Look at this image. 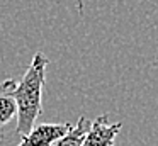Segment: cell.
Listing matches in <instances>:
<instances>
[{"label": "cell", "mask_w": 158, "mask_h": 146, "mask_svg": "<svg viewBox=\"0 0 158 146\" xmlns=\"http://www.w3.org/2000/svg\"><path fill=\"white\" fill-rule=\"evenodd\" d=\"M77 7H78V14H83V0H77Z\"/></svg>", "instance_id": "obj_6"}, {"label": "cell", "mask_w": 158, "mask_h": 146, "mask_svg": "<svg viewBox=\"0 0 158 146\" xmlns=\"http://www.w3.org/2000/svg\"><path fill=\"white\" fill-rule=\"evenodd\" d=\"M121 127H123V122L110 124L107 114L99 115L95 121H92L82 146H114L116 136L119 134Z\"/></svg>", "instance_id": "obj_2"}, {"label": "cell", "mask_w": 158, "mask_h": 146, "mask_svg": "<svg viewBox=\"0 0 158 146\" xmlns=\"http://www.w3.org/2000/svg\"><path fill=\"white\" fill-rule=\"evenodd\" d=\"M90 124H92V121H89L87 117L82 115L77 121V124H72L70 131L63 138H60L58 141L53 143V146H82L83 139H85V134L90 129Z\"/></svg>", "instance_id": "obj_5"}, {"label": "cell", "mask_w": 158, "mask_h": 146, "mask_svg": "<svg viewBox=\"0 0 158 146\" xmlns=\"http://www.w3.org/2000/svg\"><path fill=\"white\" fill-rule=\"evenodd\" d=\"M14 88H15V81L12 78H7V80H4L0 83V131L17 114L15 100L12 97Z\"/></svg>", "instance_id": "obj_4"}, {"label": "cell", "mask_w": 158, "mask_h": 146, "mask_svg": "<svg viewBox=\"0 0 158 146\" xmlns=\"http://www.w3.org/2000/svg\"><path fill=\"white\" fill-rule=\"evenodd\" d=\"M72 124H36L27 136H22L17 146H53V143L70 131Z\"/></svg>", "instance_id": "obj_3"}, {"label": "cell", "mask_w": 158, "mask_h": 146, "mask_svg": "<svg viewBox=\"0 0 158 146\" xmlns=\"http://www.w3.org/2000/svg\"><path fill=\"white\" fill-rule=\"evenodd\" d=\"M46 66L48 58L38 51L32 56L31 65L27 66L24 77L12 92V97L17 107V127L15 132L19 136H27L36 126V119L43 111V87L46 83Z\"/></svg>", "instance_id": "obj_1"}]
</instances>
